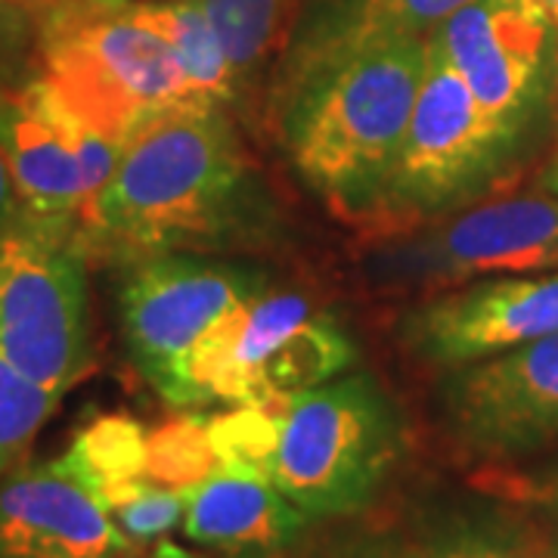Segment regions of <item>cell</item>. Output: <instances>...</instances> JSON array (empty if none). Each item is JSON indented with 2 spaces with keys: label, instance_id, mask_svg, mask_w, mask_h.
<instances>
[{
  "label": "cell",
  "instance_id": "18",
  "mask_svg": "<svg viewBox=\"0 0 558 558\" xmlns=\"http://www.w3.org/2000/svg\"><path fill=\"white\" fill-rule=\"evenodd\" d=\"M131 16L165 40L199 100L236 106L240 90L208 13L199 0H131Z\"/></svg>",
  "mask_w": 558,
  "mask_h": 558
},
{
  "label": "cell",
  "instance_id": "10",
  "mask_svg": "<svg viewBox=\"0 0 558 558\" xmlns=\"http://www.w3.org/2000/svg\"><path fill=\"white\" fill-rule=\"evenodd\" d=\"M428 38L506 134L524 143L553 116L558 28L537 0H472Z\"/></svg>",
  "mask_w": 558,
  "mask_h": 558
},
{
  "label": "cell",
  "instance_id": "29",
  "mask_svg": "<svg viewBox=\"0 0 558 558\" xmlns=\"http://www.w3.org/2000/svg\"><path fill=\"white\" fill-rule=\"evenodd\" d=\"M0 10H22L32 16V0H0ZM35 20V16H32Z\"/></svg>",
  "mask_w": 558,
  "mask_h": 558
},
{
  "label": "cell",
  "instance_id": "21",
  "mask_svg": "<svg viewBox=\"0 0 558 558\" xmlns=\"http://www.w3.org/2000/svg\"><path fill=\"white\" fill-rule=\"evenodd\" d=\"M208 435L220 469H252L270 475L279 413L260 407H227V413L208 418Z\"/></svg>",
  "mask_w": 558,
  "mask_h": 558
},
{
  "label": "cell",
  "instance_id": "12",
  "mask_svg": "<svg viewBox=\"0 0 558 558\" xmlns=\"http://www.w3.org/2000/svg\"><path fill=\"white\" fill-rule=\"evenodd\" d=\"M400 341L422 363L450 369L558 332V274L478 279L418 301L400 317Z\"/></svg>",
  "mask_w": 558,
  "mask_h": 558
},
{
  "label": "cell",
  "instance_id": "8",
  "mask_svg": "<svg viewBox=\"0 0 558 558\" xmlns=\"http://www.w3.org/2000/svg\"><path fill=\"white\" fill-rule=\"evenodd\" d=\"M121 336L140 376L165 395L190 348L240 304L270 289V274L252 260L168 252L124 264Z\"/></svg>",
  "mask_w": 558,
  "mask_h": 558
},
{
  "label": "cell",
  "instance_id": "2",
  "mask_svg": "<svg viewBox=\"0 0 558 558\" xmlns=\"http://www.w3.org/2000/svg\"><path fill=\"white\" fill-rule=\"evenodd\" d=\"M425 40L363 44L311 69L267 106L292 171L341 218L379 211L425 75Z\"/></svg>",
  "mask_w": 558,
  "mask_h": 558
},
{
  "label": "cell",
  "instance_id": "5",
  "mask_svg": "<svg viewBox=\"0 0 558 558\" xmlns=\"http://www.w3.org/2000/svg\"><path fill=\"white\" fill-rule=\"evenodd\" d=\"M425 44L422 87L376 211L391 223L447 218L487 196L524 146L484 112L432 38Z\"/></svg>",
  "mask_w": 558,
  "mask_h": 558
},
{
  "label": "cell",
  "instance_id": "15",
  "mask_svg": "<svg viewBox=\"0 0 558 558\" xmlns=\"http://www.w3.org/2000/svg\"><path fill=\"white\" fill-rule=\"evenodd\" d=\"M472 0H311L267 78V106L323 62L363 44L416 35L428 38Z\"/></svg>",
  "mask_w": 558,
  "mask_h": 558
},
{
  "label": "cell",
  "instance_id": "17",
  "mask_svg": "<svg viewBox=\"0 0 558 558\" xmlns=\"http://www.w3.org/2000/svg\"><path fill=\"white\" fill-rule=\"evenodd\" d=\"M236 78L240 102L267 84L311 0H199Z\"/></svg>",
  "mask_w": 558,
  "mask_h": 558
},
{
  "label": "cell",
  "instance_id": "25",
  "mask_svg": "<svg viewBox=\"0 0 558 558\" xmlns=\"http://www.w3.org/2000/svg\"><path fill=\"white\" fill-rule=\"evenodd\" d=\"M38 22L22 10H0V100L35 78Z\"/></svg>",
  "mask_w": 558,
  "mask_h": 558
},
{
  "label": "cell",
  "instance_id": "3",
  "mask_svg": "<svg viewBox=\"0 0 558 558\" xmlns=\"http://www.w3.org/2000/svg\"><path fill=\"white\" fill-rule=\"evenodd\" d=\"M407 453L398 400L373 373H341L279 413L270 481L311 521L369 509Z\"/></svg>",
  "mask_w": 558,
  "mask_h": 558
},
{
  "label": "cell",
  "instance_id": "11",
  "mask_svg": "<svg viewBox=\"0 0 558 558\" xmlns=\"http://www.w3.org/2000/svg\"><path fill=\"white\" fill-rule=\"evenodd\" d=\"M0 156L22 218L78 227L84 208L112 178L121 143L84 128L32 78L0 100Z\"/></svg>",
  "mask_w": 558,
  "mask_h": 558
},
{
  "label": "cell",
  "instance_id": "26",
  "mask_svg": "<svg viewBox=\"0 0 558 558\" xmlns=\"http://www.w3.org/2000/svg\"><path fill=\"white\" fill-rule=\"evenodd\" d=\"M131 0H32L35 22L57 20V16H75V13H100V10H119Z\"/></svg>",
  "mask_w": 558,
  "mask_h": 558
},
{
  "label": "cell",
  "instance_id": "20",
  "mask_svg": "<svg viewBox=\"0 0 558 558\" xmlns=\"http://www.w3.org/2000/svg\"><path fill=\"white\" fill-rule=\"evenodd\" d=\"M218 469L208 418L186 413L146 432V481L186 494Z\"/></svg>",
  "mask_w": 558,
  "mask_h": 558
},
{
  "label": "cell",
  "instance_id": "23",
  "mask_svg": "<svg viewBox=\"0 0 558 558\" xmlns=\"http://www.w3.org/2000/svg\"><path fill=\"white\" fill-rule=\"evenodd\" d=\"M469 484L527 509L558 537V462L546 469H512L509 462L484 465L469 478Z\"/></svg>",
  "mask_w": 558,
  "mask_h": 558
},
{
  "label": "cell",
  "instance_id": "16",
  "mask_svg": "<svg viewBox=\"0 0 558 558\" xmlns=\"http://www.w3.org/2000/svg\"><path fill=\"white\" fill-rule=\"evenodd\" d=\"M416 558H558V537L527 509L472 487L413 509Z\"/></svg>",
  "mask_w": 558,
  "mask_h": 558
},
{
  "label": "cell",
  "instance_id": "22",
  "mask_svg": "<svg viewBox=\"0 0 558 558\" xmlns=\"http://www.w3.org/2000/svg\"><path fill=\"white\" fill-rule=\"evenodd\" d=\"M183 506L186 499L180 490H168L146 478L131 481L102 499V509L109 512L121 537L131 543V549L174 531L183 521Z\"/></svg>",
  "mask_w": 558,
  "mask_h": 558
},
{
  "label": "cell",
  "instance_id": "31",
  "mask_svg": "<svg viewBox=\"0 0 558 558\" xmlns=\"http://www.w3.org/2000/svg\"><path fill=\"white\" fill-rule=\"evenodd\" d=\"M553 124H556V156H558V78H556V94H553Z\"/></svg>",
  "mask_w": 558,
  "mask_h": 558
},
{
  "label": "cell",
  "instance_id": "6",
  "mask_svg": "<svg viewBox=\"0 0 558 558\" xmlns=\"http://www.w3.org/2000/svg\"><path fill=\"white\" fill-rule=\"evenodd\" d=\"M87 260L78 227L20 218L0 236V357L60 398L90 369Z\"/></svg>",
  "mask_w": 558,
  "mask_h": 558
},
{
  "label": "cell",
  "instance_id": "19",
  "mask_svg": "<svg viewBox=\"0 0 558 558\" xmlns=\"http://www.w3.org/2000/svg\"><path fill=\"white\" fill-rule=\"evenodd\" d=\"M60 465L102 502L112 490L146 478V428L131 416L94 418Z\"/></svg>",
  "mask_w": 558,
  "mask_h": 558
},
{
  "label": "cell",
  "instance_id": "30",
  "mask_svg": "<svg viewBox=\"0 0 558 558\" xmlns=\"http://www.w3.org/2000/svg\"><path fill=\"white\" fill-rule=\"evenodd\" d=\"M537 7L553 20V25L558 28V0H537Z\"/></svg>",
  "mask_w": 558,
  "mask_h": 558
},
{
  "label": "cell",
  "instance_id": "1",
  "mask_svg": "<svg viewBox=\"0 0 558 558\" xmlns=\"http://www.w3.org/2000/svg\"><path fill=\"white\" fill-rule=\"evenodd\" d=\"M274 230V196L245 159L230 106L211 100L174 102L143 121L78 220L87 255L121 264L220 255L267 242Z\"/></svg>",
  "mask_w": 558,
  "mask_h": 558
},
{
  "label": "cell",
  "instance_id": "24",
  "mask_svg": "<svg viewBox=\"0 0 558 558\" xmlns=\"http://www.w3.org/2000/svg\"><path fill=\"white\" fill-rule=\"evenodd\" d=\"M282 558H416V549L407 527L351 524V527H336L311 543L301 539Z\"/></svg>",
  "mask_w": 558,
  "mask_h": 558
},
{
  "label": "cell",
  "instance_id": "14",
  "mask_svg": "<svg viewBox=\"0 0 558 558\" xmlns=\"http://www.w3.org/2000/svg\"><path fill=\"white\" fill-rule=\"evenodd\" d=\"M183 499V534L220 558L289 556L314 524L252 469H218Z\"/></svg>",
  "mask_w": 558,
  "mask_h": 558
},
{
  "label": "cell",
  "instance_id": "28",
  "mask_svg": "<svg viewBox=\"0 0 558 558\" xmlns=\"http://www.w3.org/2000/svg\"><path fill=\"white\" fill-rule=\"evenodd\" d=\"M543 190H549V193H556L558 196V156L553 159V165L546 168V174H543Z\"/></svg>",
  "mask_w": 558,
  "mask_h": 558
},
{
  "label": "cell",
  "instance_id": "7",
  "mask_svg": "<svg viewBox=\"0 0 558 558\" xmlns=\"http://www.w3.org/2000/svg\"><path fill=\"white\" fill-rule=\"evenodd\" d=\"M546 270H558V196L549 190L459 208L366 258V274L376 282L407 289Z\"/></svg>",
  "mask_w": 558,
  "mask_h": 558
},
{
  "label": "cell",
  "instance_id": "27",
  "mask_svg": "<svg viewBox=\"0 0 558 558\" xmlns=\"http://www.w3.org/2000/svg\"><path fill=\"white\" fill-rule=\"evenodd\" d=\"M22 218L20 196H16V186H13V178H10V168L0 156V236Z\"/></svg>",
  "mask_w": 558,
  "mask_h": 558
},
{
  "label": "cell",
  "instance_id": "13",
  "mask_svg": "<svg viewBox=\"0 0 558 558\" xmlns=\"http://www.w3.org/2000/svg\"><path fill=\"white\" fill-rule=\"evenodd\" d=\"M124 553H131V543L60 459L0 475V558H119Z\"/></svg>",
  "mask_w": 558,
  "mask_h": 558
},
{
  "label": "cell",
  "instance_id": "4",
  "mask_svg": "<svg viewBox=\"0 0 558 558\" xmlns=\"http://www.w3.org/2000/svg\"><path fill=\"white\" fill-rule=\"evenodd\" d=\"M35 78L72 119L116 143L161 109L199 100L174 53L128 3L40 22Z\"/></svg>",
  "mask_w": 558,
  "mask_h": 558
},
{
  "label": "cell",
  "instance_id": "9",
  "mask_svg": "<svg viewBox=\"0 0 558 558\" xmlns=\"http://www.w3.org/2000/svg\"><path fill=\"white\" fill-rule=\"evenodd\" d=\"M435 407L450 444L484 465L558 444V332L444 369Z\"/></svg>",
  "mask_w": 558,
  "mask_h": 558
}]
</instances>
